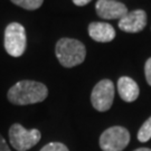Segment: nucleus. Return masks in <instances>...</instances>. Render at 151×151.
Instances as JSON below:
<instances>
[{"label": "nucleus", "instance_id": "nucleus-1", "mask_svg": "<svg viewBox=\"0 0 151 151\" xmlns=\"http://www.w3.org/2000/svg\"><path fill=\"white\" fill-rule=\"evenodd\" d=\"M48 95V90L45 84L39 82L20 81L10 87L8 91L9 102L16 105H28L44 101Z\"/></svg>", "mask_w": 151, "mask_h": 151}, {"label": "nucleus", "instance_id": "nucleus-2", "mask_svg": "<svg viewBox=\"0 0 151 151\" xmlns=\"http://www.w3.org/2000/svg\"><path fill=\"white\" fill-rule=\"evenodd\" d=\"M55 53L60 64L64 67L70 68L84 62L86 56V49L83 43L77 39L62 38L56 44Z\"/></svg>", "mask_w": 151, "mask_h": 151}, {"label": "nucleus", "instance_id": "nucleus-3", "mask_svg": "<svg viewBox=\"0 0 151 151\" xmlns=\"http://www.w3.org/2000/svg\"><path fill=\"white\" fill-rule=\"evenodd\" d=\"M5 49L12 57L22 56L27 47V37L25 27L18 22L9 24L5 30Z\"/></svg>", "mask_w": 151, "mask_h": 151}, {"label": "nucleus", "instance_id": "nucleus-4", "mask_svg": "<svg viewBox=\"0 0 151 151\" xmlns=\"http://www.w3.org/2000/svg\"><path fill=\"white\" fill-rule=\"evenodd\" d=\"M42 134L37 129L26 130L22 124H12L9 129V141L17 151H27L40 141Z\"/></svg>", "mask_w": 151, "mask_h": 151}, {"label": "nucleus", "instance_id": "nucleus-5", "mask_svg": "<svg viewBox=\"0 0 151 151\" xmlns=\"http://www.w3.org/2000/svg\"><path fill=\"white\" fill-rule=\"evenodd\" d=\"M130 142V132L123 127H111L100 137V147L103 151H122Z\"/></svg>", "mask_w": 151, "mask_h": 151}, {"label": "nucleus", "instance_id": "nucleus-6", "mask_svg": "<svg viewBox=\"0 0 151 151\" xmlns=\"http://www.w3.org/2000/svg\"><path fill=\"white\" fill-rule=\"evenodd\" d=\"M114 100V85L110 80H102L94 86L91 94V102L93 108L105 112L111 109Z\"/></svg>", "mask_w": 151, "mask_h": 151}, {"label": "nucleus", "instance_id": "nucleus-7", "mask_svg": "<svg viewBox=\"0 0 151 151\" xmlns=\"http://www.w3.org/2000/svg\"><path fill=\"white\" fill-rule=\"evenodd\" d=\"M96 14L103 19H121L129 11L127 6L115 0H97L95 5Z\"/></svg>", "mask_w": 151, "mask_h": 151}, {"label": "nucleus", "instance_id": "nucleus-8", "mask_svg": "<svg viewBox=\"0 0 151 151\" xmlns=\"http://www.w3.org/2000/svg\"><path fill=\"white\" fill-rule=\"evenodd\" d=\"M147 25V14L142 9L130 11L119 20L118 26L122 32H139L143 30Z\"/></svg>", "mask_w": 151, "mask_h": 151}, {"label": "nucleus", "instance_id": "nucleus-9", "mask_svg": "<svg viewBox=\"0 0 151 151\" xmlns=\"http://www.w3.org/2000/svg\"><path fill=\"white\" fill-rule=\"evenodd\" d=\"M88 35L95 42L109 43L115 37V30L106 22H91L88 25Z\"/></svg>", "mask_w": 151, "mask_h": 151}, {"label": "nucleus", "instance_id": "nucleus-10", "mask_svg": "<svg viewBox=\"0 0 151 151\" xmlns=\"http://www.w3.org/2000/svg\"><path fill=\"white\" fill-rule=\"evenodd\" d=\"M118 92L121 99L125 102H133L139 96V86L137 82L128 76H122L118 81Z\"/></svg>", "mask_w": 151, "mask_h": 151}, {"label": "nucleus", "instance_id": "nucleus-11", "mask_svg": "<svg viewBox=\"0 0 151 151\" xmlns=\"http://www.w3.org/2000/svg\"><path fill=\"white\" fill-rule=\"evenodd\" d=\"M11 2L26 10H36L43 5L44 0H11Z\"/></svg>", "mask_w": 151, "mask_h": 151}, {"label": "nucleus", "instance_id": "nucleus-12", "mask_svg": "<svg viewBox=\"0 0 151 151\" xmlns=\"http://www.w3.org/2000/svg\"><path fill=\"white\" fill-rule=\"evenodd\" d=\"M138 139L141 142H147L151 139V116L142 124V127L139 129Z\"/></svg>", "mask_w": 151, "mask_h": 151}, {"label": "nucleus", "instance_id": "nucleus-13", "mask_svg": "<svg viewBox=\"0 0 151 151\" xmlns=\"http://www.w3.org/2000/svg\"><path fill=\"white\" fill-rule=\"evenodd\" d=\"M40 151H70L64 143L60 142H50L48 145L43 147Z\"/></svg>", "mask_w": 151, "mask_h": 151}, {"label": "nucleus", "instance_id": "nucleus-14", "mask_svg": "<svg viewBox=\"0 0 151 151\" xmlns=\"http://www.w3.org/2000/svg\"><path fill=\"white\" fill-rule=\"evenodd\" d=\"M145 74H146V80L148 84L151 86V57L146 62L145 65Z\"/></svg>", "mask_w": 151, "mask_h": 151}, {"label": "nucleus", "instance_id": "nucleus-15", "mask_svg": "<svg viewBox=\"0 0 151 151\" xmlns=\"http://www.w3.org/2000/svg\"><path fill=\"white\" fill-rule=\"evenodd\" d=\"M0 151H10L9 147L7 145V142L5 141V139L2 138L1 134H0Z\"/></svg>", "mask_w": 151, "mask_h": 151}, {"label": "nucleus", "instance_id": "nucleus-16", "mask_svg": "<svg viewBox=\"0 0 151 151\" xmlns=\"http://www.w3.org/2000/svg\"><path fill=\"white\" fill-rule=\"evenodd\" d=\"M91 1L92 0H73V2H74L76 6H78V7H83V6L90 4Z\"/></svg>", "mask_w": 151, "mask_h": 151}, {"label": "nucleus", "instance_id": "nucleus-17", "mask_svg": "<svg viewBox=\"0 0 151 151\" xmlns=\"http://www.w3.org/2000/svg\"><path fill=\"white\" fill-rule=\"evenodd\" d=\"M134 151H151V149H149V148H139V149H135Z\"/></svg>", "mask_w": 151, "mask_h": 151}]
</instances>
